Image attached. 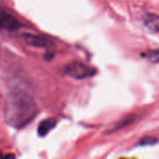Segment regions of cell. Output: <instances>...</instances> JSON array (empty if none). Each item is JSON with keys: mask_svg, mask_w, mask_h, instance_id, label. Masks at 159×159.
Returning a JSON list of instances; mask_svg holds the SVG:
<instances>
[{"mask_svg": "<svg viewBox=\"0 0 159 159\" xmlns=\"http://www.w3.org/2000/svg\"><path fill=\"white\" fill-rule=\"evenodd\" d=\"M64 72L66 75L76 79H83L87 77L93 76L96 74V70L86 65L82 62H72L69 63L65 68Z\"/></svg>", "mask_w": 159, "mask_h": 159, "instance_id": "7a4b0ae2", "label": "cell"}, {"mask_svg": "<svg viewBox=\"0 0 159 159\" xmlns=\"http://www.w3.org/2000/svg\"><path fill=\"white\" fill-rule=\"evenodd\" d=\"M149 57H150V59H151V61H152L153 62L157 63V62L158 61V51H157V50H153V51H151L150 54H149Z\"/></svg>", "mask_w": 159, "mask_h": 159, "instance_id": "9c48e42d", "label": "cell"}, {"mask_svg": "<svg viewBox=\"0 0 159 159\" xmlns=\"http://www.w3.org/2000/svg\"><path fill=\"white\" fill-rule=\"evenodd\" d=\"M20 28V23L9 13L0 10V31H16Z\"/></svg>", "mask_w": 159, "mask_h": 159, "instance_id": "277c9868", "label": "cell"}, {"mask_svg": "<svg viewBox=\"0 0 159 159\" xmlns=\"http://www.w3.org/2000/svg\"><path fill=\"white\" fill-rule=\"evenodd\" d=\"M157 143V139H155L153 137H145L140 142L139 144H141V145H154Z\"/></svg>", "mask_w": 159, "mask_h": 159, "instance_id": "ba28073f", "label": "cell"}, {"mask_svg": "<svg viewBox=\"0 0 159 159\" xmlns=\"http://www.w3.org/2000/svg\"><path fill=\"white\" fill-rule=\"evenodd\" d=\"M134 120V117L133 116H128L127 118H125L123 121H121L122 123H119V125L117 126V127H114V128H112L111 129V131L113 132V131H116V130H117V129H121V128H124V127H126V126H128V125H129L130 123H132V121Z\"/></svg>", "mask_w": 159, "mask_h": 159, "instance_id": "52a82bcc", "label": "cell"}, {"mask_svg": "<svg viewBox=\"0 0 159 159\" xmlns=\"http://www.w3.org/2000/svg\"><path fill=\"white\" fill-rule=\"evenodd\" d=\"M143 22L145 26L154 33H157L159 30V18L156 14H146L143 17Z\"/></svg>", "mask_w": 159, "mask_h": 159, "instance_id": "5b68a950", "label": "cell"}, {"mask_svg": "<svg viewBox=\"0 0 159 159\" xmlns=\"http://www.w3.org/2000/svg\"><path fill=\"white\" fill-rule=\"evenodd\" d=\"M21 38L26 45L34 47V48H46L54 45V42L52 41V39L44 35H40V34L25 33L21 34Z\"/></svg>", "mask_w": 159, "mask_h": 159, "instance_id": "3957f363", "label": "cell"}, {"mask_svg": "<svg viewBox=\"0 0 159 159\" xmlns=\"http://www.w3.org/2000/svg\"><path fill=\"white\" fill-rule=\"evenodd\" d=\"M56 126V120L53 118H48V119H45L43 120L37 128V132L38 135L41 137L46 136L54 127Z\"/></svg>", "mask_w": 159, "mask_h": 159, "instance_id": "8992f818", "label": "cell"}, {"mask_svg": "<svg viewBox=\"0 0 159 159\" xmlns=\"http://www.w3.org/2000/svg\"><path fill=\"white\" fill-rule=\"evenodd\" d=\"M38 109L34 98L27 92H10L6 100V119L18 129L26 127L37 116Z\"/></svg>", "mask_w": 159, "mask_h": 159, "instance_id": "6da1fadb", "label": "cell"}]
</instances>
